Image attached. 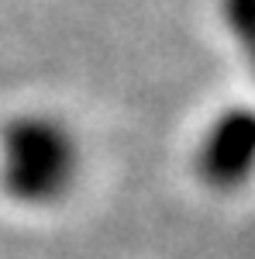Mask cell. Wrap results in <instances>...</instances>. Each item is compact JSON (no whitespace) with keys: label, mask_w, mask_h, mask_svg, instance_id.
<instances>
[{"label":"cell","mask_w":255,"mask_h":259,"mask_svg":"<svg viewBox=\"0 0 255 259\" xmlns=\"http://www.w3.org/2000/svg\"><path fill=\"white\" fill-rule=\"evenodd\" d=\"M76 173V145L48 118H21L4 132V187L24 204L66 194Z\"/></svg>","instance_id":"obj_1"},{"label":"cell","mask_w":255,"mask_h":259,"mask_svg":"<svg viewBox=\"0 0 255 259\" xmlns=\"http://www.w3.org/2000/svg\"><path fill=\"white\" fill-rule=\"evenodd\" d=\"M248 159H252V118L245 111H235L221 118V124L211 132L200 156V169L214 187H235L248 177Z\"/></svg>","instance_id":"obj_2"},{"label":"cell","mask_w":255,"mask_h":259,"mask_svg":"<svg viewBox=\"0 0 255 259\" xmlns=\"http://www.w3.org/2000/svg\"><path fill=\"white\" fill-rule=\"evenodd\" d=\"M235 11H231V24L238 31H248V0H231Z\"/></svg>","instance_id":"obj_3"}]
</instances>
